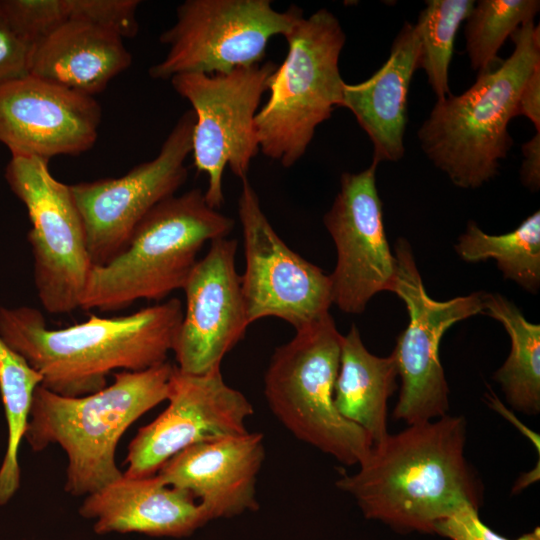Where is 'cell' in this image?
Here are the masks:
<instances>
[{
	"instance_id": "1",
	"label": "cell",
	"mask_w": 540,
	"mask_h": 540,
	"mask_svg": "<svg viewBox=\"0 0 540 540\" xmlns=\"http://www.w3.org/2000/svg\"><path fill=\"white\" fill-rule=\"evenodd\" d=\"M466 439L461 415L408 425L373 443L358 471L342 475L336 487L367 519L399 533H433L463 504L481 505L483 488L465 456Z\"/></svg>"
},
{
	"instance_id": "2",
	"label": "cell",
	"mask_w": 540,
	"mask_h": 540,
	"mask_svg": "<svg viewBox=\"0 0 540 540\" xmlns=\"http://www.w3.org/2000/svg\"><path fill=\"white\" fill-rule=\"evenodd\" d=\"M178 298L132 314L48 328L30 306L0 308V336L42 377L41 386L66 397L107 386L114 370L142 371L167 361L183 317Z\"/></svg>"
},
{
	"instance_id": "3",
	"label": "cell",
	"mask_w": 540,
	"mask_h": 540,
	"mask_svg": "<svg viewBox=\"0 0 540 540\" xmlns=\"http://www.w3.org/2000/svg\"><path fill=\"white\" fill-rule=\"evenodd\" d=\"M173 368L166 361L142 371H121L102 390L79 397L40 385L24 439L34 451L59 445L67 457L66 492L94 493L122 476L118 443L135 421L167 400Z\"/></svg>"
},
{
	"instance_id": "4",
	"label": "cell",
	"mask_w": 540,
	"mask_h": 540,
	"mask_svg": "<svg viewBox=\"0 0 540 540\" xmlns=\"http://www.w3.org/2000/svg\"><path fill=\"white\" fill-rule=\"evenodd\" d=\"M512 54L460 95L438 100L418 131L421 147L456 186L475 189L496 176L513 144L508 132L520 92L540 64V29L528 21L511 35Z\"/></svg>"
},
{
	"instance_id": "5",
	"label": "cell",
	"mask_w": 540,
	"mask_h": 540,
	"mask_svg": "<svg viewBox=\"0 0 540 540\" xmlns=\"http://www.w3.org/2000/svg\"><path fill=\"white\" fill-rule=\"evenodd\" d=\"M234 220L191 189L154 206L126 248L109 263L93 266L81 309L118 311L140 299L160 302L183 289L206 242L228 237Z\"/></svg>"
},
{
	"instance_id": "6",
	"label": "cell",
	"mask_w": 540,
	"mask_h": 540,
	"mask_svg": "<svg viewBox=\"0 0 540 540\" xmlns=\"http://www.w3.org/2000/svg\"><path fill=\"white\" fill-rule=\"evenodd\" d=\"M284 38L288 52L271 77L270 97L254 128L259 150L288 168L305 154L316 127L341 107L339 57L346 36L334 14L320 9Z\"/></svg>"
},
{
	"instance_id": "7",
	"label": "cell",
	"mask_w": 540,
	"mask_h": 540,
	"mask_svg": "<svg viewBox=\"0 0 540 540\" xmlns=\"http://www.w3.org/2000/svg\"><path fill=\"white\" fill-rule=\"evenodd\" d=\"M343 335L330 314L296 330L277 347L264 374V396L279 422L298 440L353 466L373 441L334 405Z\"/></svg>"
},
{
	"instance_id": "8",
	"label": "cell",
	"mask_w": 540,
	"mask_h": 540,
	"mask_svg": "<svg viewBox=\"0 0 540 540\" xmlns=\"http://www.w3.org/2000/svg\"><path fill=\"white\" fill-rule=\"evenodd\" d=\"M303 12L277 11L270 0H186L176 22L159 37L168 53L149 76L170 80L186 73L223 74L262 63L269 40L285 37Z\"/></svg>"
},
{
	"instance_id": "9",
	"label": "cell",
	"mask_w": 540,
	"mask_h": 540,
	"mask_svg": "<svg viewBox=\"0 0 540 540\" xmlns=\"http://www.w3.org/2000/svg\"><path fill=\"white\" fill-rule=\"evenodd\" d=\"M48 163L36 157H11L4 176L31 223L27 240L40 303L50 314H66L81 308L93 265L70 185L54 178Z\"/></svg>"
},
{
	"instance_id": "10",
	"label": "cell",
	"mask_w": 540,
	"mask_h": 540,
	"mask_svg": "<svg viewBox=\"0 0 540 540\" xmlns=\"http://www.w3.org/2000/svg\"><path fill=\"white\" fill-rule=\"evenodd\" d=\"M276 68L267 61L223 74L186 73L170 79L195 114L191 153L197 171L208 178L204 196L214 209L224 204L225 168L245 179L259 151L254 119Z\"/></svg>"
},
{
	"instance_id": "11",
	"label": "cell",
	"mask_w": 540,
	"mask_h": 540,
	"mask_svg": "<svg viewBox=\"0 0 540 540\" xmlns=\"http://www.w3.org/2000/svg\"><path fill=\"white\" fill-rule=\"evenodd\" d=\"M394 256L397 275L393 293L405 303L409 322L393 351L401 379L393 417L412 425L449 414V387L440 361L441 339L455 323L483 313L484 292L435 300L425 289L406 239L398 238Z\"/></svg>"
},
{
	"instance_id": "12",
	"label": "cell",
	"mask_w": 540,
	"mask_h": 540,
	"mask_svg": "<svg viewBox=\"0 0 540 540\" xmlns=\"http://www.w3.org/2000/svg\"><path fill=\"white\" fill-rule=\"evenodd\" d=\"M195 119L192 109L184 112L157 156L125 175L70 185L93 266L105 265L118 256L147 213L185 183Z\"/></svg>"
},
{
	"instance_id": "13",
	"label": "cell",
	"mask_w": 540,
	"mask_h": 540,
	"mask_svg": "<svg viewBox=\"0 0 540 540\" xmlns=\"http://www.w3.org/2000/svg\"><path fill=\"white\" fill-rule=\"evenodd\" d=\"M238 216L245 256L241 288L249 323L275 317L299 330L330 314V275L280 238L247 178L242 179Z\"/></svg>"
},
{
	"instance_id": "14",
	"label": "cell",
	"mask_w": 540,
	"mask_h": 540,
	"mask_svg": "<svg viewBox=\"0 0 540 540\" xmlns=\"http://www.w3.org/2000/svg\"><path fill=\"white\" fill-rule=\"evenodd\" d=\"M166 401V409L129 443L124 475H155L191 446L244 434L254 413L247 397L225 382L221 370L193 375L174 365Z\"/></svg>"
},
{
	"instance_id": "15",
	"label": "cell",
	"mask_w": 540,
	"mask_h": 540,
	"mask_svg": "<svg viewBox=\"0 0 540 540\" xmlns=\"http://www.w3.org/2000/svg\"><path fill=\"white\" fill-rule=\"evenodd\" d=\"M376 163L358 173L345 172L340 190L323 222L336 248L332 304L342 312L362 313L370 299L393 292L397 262L383 224L376 186Z\"/></svg>"
},
{
	"instance_id": "16",
	"label": "cell",
	"mask_w": 540,
	"mask_h": 540,
	"mask_svg": "<svg viewBox=\"0 0 540 540\" xmlns=\"http://www.w3.org/2000/svg\"><path fill=\"white\" fill-rule=\"evenodd\" d=\"M236 249L235 239L211 241L183 286L186 306L172 352L176 367L184 373L221 370L222 360L250 325L235 267Z\"/></svg>"
},
{
	"instance_id": "17",
	"label": "cell",
	"mask_w": 540,
	"mask_h": 540,
	"mask_svg": "<svg viewBox=\"0 0 540 540\" xmlns=\"http://www.w3.org/2000/svg\"><path fill=\"white\" fill-rule=\"evenodd\" d=\"M101 118L94 97L30 74L0 86V144L11 157L78 156L95 144Z\"/></svg>"
},
{
	"instance_id": "18",
	"label": "cell",
	"mask_w": 540,
	"mask_h": 540,
	"mask_svg": "<svg viewBox=\"0 0 540 540\" xmlns=\"http://www.w3.org/2000/svg\"><path fill=\"white\" fill-rule=\"evenodd\" d=\"M264 459L263 434L248 431L191 446L156 474L192 495L215 520L259 508L257 478Z\"/></svg>"
},
{
	"instance_id": "19",
	"label": "cell",
	"mask_w": 540,
	"mask_h": 540,
	"mask_svg": "<svg viewBox=\"0 0 540 540\" xmlns=\"http://www.w3.org/2000/svg\"><path fill=\"white\" fill-rule=\"evenodd\" d=\"M79 513L94 521L93 530L99 535L116 532L180 538L211 521L192 495L166 484L157 474H122L85 496Z\"/></svg>"
},
{
	"instance_id": "20",
	"label": "cell",
	"mask_w": 540,
	"mask_h": 540,
	"mask_svg": "<svg viewBox=\"0 0 540 540\" xmlns=\"http://www.w3.org/2000/svg\"><path fill=\"white\" fill-rule=\"evenodd\" d=\"M419 57L417 29L406 22L381 68L363 82L344 84L341 107L353 113L369 136L376 164L397 161L404 154L407 96Z\"/></svg>"
},
{
	"instance_id": "21",
	"label": "cell",
	"mask_w": 540,
	"mask_h": 540,
	"mask_svg": "<svg viewBox=\"0 0 540 540\" xmlns=\"http://www.w3.org/2000/svg\"><path fill=\"white\" fill-rule=\"evenodd\" d=\"M131 63L119 35L69 19L32 46L29 74L93 97Z\"/></svg>"
},
{
	"instance_id": "22",
	"label": "cell",
	"mask_w": 540,
	"mask_h": 540,
	"mask_svg": "<svg viewBox=\"0 0 540 540\" xmlns=\"http://www.w3.org/2000/svg\"><path fill=\"white\" fill-rule=\"evenodd\" d=\"M398 367L393 352L379 357L365 347L352 324L343 335L334 386V405L346 420L361 427L376 443L389 432L388 400L397 389Z\"/></svg>"
},
{
	"instance_id": "23",
	"label": "cell",
	"mask_w": 540,
	"mask_h": 540,
	"mask_svg": "<svg viewBox=\"0 0 540 540\" xmlns=\"http://www.w3.org/2000/svg\"><path fill=\"white\" fill-rule=\"evenodd\" d=\"M499 321L510 337V353L494 373L509 405L526 415L540 412V325L499 293H483V313Z\"/></svg>"
},
{
	"instance_id": "24",
	"label": "cell",
	"mask_w": 540,
	"mask_h": 540,
	"mask_svg": "<svg viewBox=\"0 0 540 540\" xmlns=\"http://www.w3.org/2000/svg\"><path fill=\"white\" fill-rule=\"evenodd\" d=\"M455 250L465 262L495 260L504 279L537 294L540 288V212L535 211L516 229L502 235L485 233L474 221L458 238Z\"/></svg>"
},
{
	"instance_id": "25",
	"label": "cell",
	"mask_w": 540,
	"mask_h": 540,
	"mask_svg": "<svg viewBox=\"0 0 540 540\" xmlns=\"http://www.w3.org/2000/svg\"><path fill=\"white\" fill-rule=\"evenodd\" d=\"M41 382V375L0 336V394L8 431L0 466V506L7 504L20 487L19 450Z\"/></svg>"
},
{
	"instance_id": "26",
	"label": "cell",
	"mask_w": 540,
	"mask_h": 540,
	"mask_svg": "<svg viewBox=\"0 0 540 540\" xmlns=\"http://www.w3.org/2000/svg\"><path fill=\"white\" fill-rule=\"evenodd\" d=\"M475 1L430 0L415 27L420 40L419 68L424 69L438 100L450 93L448 70L454 40L462 21L470 15Z\"/></svg>"
},
{
	"instance_id": "27",
	"label": "cell",
	"mask_w": 540,
	"mask_h": 540,
	"mask_svg": "<svg viewBox=\"0 0 540 540\" xmlns=\"http://www.w3.org/2000/svg\"><path fill=\"white\" fill-rule=\"evenodd\" d=\"M538 0H481L468 16L465 35L471 68L481 73L500 63L498 51L506 38L539 12Z\"/></svg>"
},
{
	"instance_id": "28",
	"label": "cell",
	"mask_w": 540,
	"mask_h": 540,
	"mask_svg": "<svg viewBox=\"0 0 540 540\" xmlns=\"http://www.w3.org/2000/svg\"><path fill=\"white\" fill-rule=\"evenodd\" d=\"M0 12L32 47L70 19V0H0Z\"/></svg>"
},
{
	"instance_id": "29",
	"label": "cell",
	"mask_w": 540,
	"mask_h": 540,
	"mask_svg": "<svg viewBox=\"0 0 540 540\" xmlns=\"http://www.w3.org/2000/svg\"><path fill=\"white\" fill-rule=\"evenodd\" d=\"M138 0H70V19L107 29L122 39L135 37L139 30Z\"/></svg>"
},
{
	"instance_id": "30",
	"label": "cell",
	"mask_w": 540,
	"mask_h": 540,
	"mask_svg": "<svg viewBox=\"0 0 540 540\" xmlns=\"http://www.w3.org/2000/svg\"><path fill=\"white\" fill-rule=\"evenodd\" d=\"M478 511L475 506L465 503L440 520L433 533L449 540H508L485 525Z\"/></svg>"
},
{
	"instance_id": "31",
	"label": "cell",
	"mask_w": 540,
	"mask_h": 540,
	"mask_svg": "<svg viewBox=\"0 0 540 540\" xmlns=\"http://www.w3.org/2000/svg\"><path fill=\"white\" fill-rule=\"evenodd\" d=\"M31 48L0 12V86L29 74Z\"/></svg>"
},
{
	"instance_id": "32",
	"label": "cell",
	"mask_w": 540,
	"mask_h": 540,
	"mask_svg": "<svg viewBox=\"0 0 540 540\" xmlns=\"http://www.w3.org/2000/svg\"><path fill=\"white\" fill-rule=\"evenodd\" d=\"M525 116L540 132V64L526 80L517 102V116Z\"/></svg>"
},
{
	"instance_id": "33",
	"label": "cell",
	"mask_w": 540,
	"mask_h": 540,
	"mask_svg": "<svg viewBox=\"0 0 540 540\" xmlns=\"http://www.w3.org/2000/svg\"><path fill=\"white\" fill-rule=\"evenodd\" d=\"M522 152L521 181L529 190L537 191L540 187V132L523 144Z\"/></svg>"
},
{
	"instance_id": "34",
	"label": "cell",
	"mask_w": 540,
	"mask_h": 540,
	"mask_svg": "<svg viewBox=\"0 0 540 540\" xmlns=\"http://www.w3.org/2000/svg\"><path fill=\"white\" fill-rule=\"evenodd\" d=\"M515 540H540L539 528H535L532 532L526 533Z\"/></svg>"
}]
</instances>
